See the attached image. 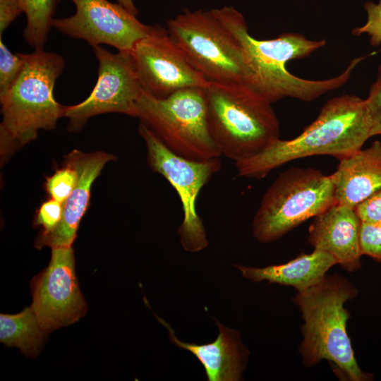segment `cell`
<instances>
[{"instance_id": "6da1fadb", "label": "cell", "mask_w": 381, "mask_h": 381, "mask_svg": "<svg viewBox=\"0 0 381 381\" xmlns=\"http://www.w3.org/2000/svg\"><path fill=\"white\" fill-rule=\"evenodd\" d=\"M242 47L253 71L258 91L271 103L284 97L305 102L316 99L345 84L357 65L373 55L355 58L339 75L325 80H308L291 74L286 68L289 61L301 59L324 47L325 40H310L299 33H284L272 40H258L248 32L243 15L232 6L212 9Z\"/></svg>"}, {"instance_id": "7a4b0ae2", "label": "cell", "mask_w": 381, "mask_h": 381, "mask_svg": "<svg viewBox=\"0 0 381 381\" xmlns=\"http://www.w3.org/2000/svg\"><path fill=\"white\" fill-rule=\"evenodd\" d=\"M370 137L365 99L350 95L335 97L296 138H279L260 153L236 162L237 174L261 179L291 161L316 155L341 160L362 149Z\"/></svg>"}, {"instance_id": "3957f363", "label": "cell", "mask_w": 381, "mask_h": 381, "mask_svg": "<svg viewBox=\"0 0 381 381\" xmlns=\"http://www.w3.org/2000/svg\"><path fill=\"white\" fill-rule=\"evenodd\" d=\"M358 294L351 282L337 274H326L310 287L297 291L293 301L303 320L298 349L306 367L327 360L348 380L373 379L359 367L346 331L350 313L344 304Z\"/></svg>"}, {"instance_id": "277c9868", "label": "cell", "mask_w": 381, "mask_h": 381, "mask_svg": "<svg viewBox=\"0 0 381 381\" xmlns=\"http://www.w3.org/2000/svg\"><path fill=\"white\" fill-rule=\"evenodd\" d=\"M205 95L210 131L221 155L236 162L279 138L272 103L253 87L210 82Z\"/></svg>"}, {"instance_id": "5b68a950", "label": "cell", "mask_w": 381, "mask_h": 381, "mask_svg": "<svg viewBox=\"0 0 381 381\" xmlns=\"http://www.w3.org/2000/svg\"><path fill=\"white\" fill-rule=\"evenodd\" d=\"M21 55L24 66L20 73L0 95L4 153L33 140L41 129H54L57 121L64 116L65 106L58 103L54 95L56 80L65 67L63 56L44 49Z\"/></svg>"}, {"instance_id": "8992f818", "label": "cell", "mask_w": 381, "mask_h": 381, "mask_svg": "<svg viewBox=\"0 0 381 381\" xmlns=\"http://www.w3.org/2000/svg\"><path fill=\"white\" fill-rule=\"evenodd\" d=\"M167 29L208 81L246 84L257 90L255 73L242 47L212 10H185L167 22Z\"/></svg>"}, {"instance_id": "52a82bcc", "label": "cell", "mask_w": 381, "mask_h": 381, "mask_svg": "<svg viewBox=\"0 0 381 381\" xmlns=\"http://www.w3.org/2000/svg\"><path fill=\"white\" fill-rule=\"evenodd\" d=\"M335 203L331 175L313 168H290L264 193L252 222L253 236L262 243L276 241Z\"/></svg>"}, {"instance_id": "ba28073f", "label": "cell", "mask_w": 381, "mask_h": 381, "mask_svg": "<svg viewBox=\"0 0 381 381\" xmlns=\"http://www.w3.org/2000/svg\"><path fill=\"white\" fill-rule=\"evenodd\" d=\"M137 117L175 154L193 160L220 157L210 131L205 88L189 87L165 97L143 89Z\"/></svg>"}, {"instance_id": "9c48e42d", "label": "cell", "mask_w": 381, "mask_h": 381, "mask_svg": "<svg viewBox=\"0 0 381 381\" xmlns=\"http://www.w3.org/2000/svg\"><path fill=\"white\" fill-rule=\"evenodd\" d=\"M138 133L146 144L150 167L165 178L179 197L183 219L178 234L182 247L190 253L204 250L208 246V240L196 203L202 188L220 170L219 157L193 160L181 157L171 151L142 122L139 124Z\"/></svg>"}, {"instance_id": "30bf717a", "label": "cell", "mask_w": 381, "mask_h": 381, "mask_svg": "<svg viewBox=\"0 0 381 381\" xmlns=\"http://www.w3.org/2000/svg\"><path fill=\"white\" fill-rule=\"evenodd\" d=\"M93 51L98 61L97 80L85 100L65 107L71 130H78L90 117L104 113L137 117V102L143 87L131 53H111L100 45Z\"/></svg>"}, {"instance_id": "8fae6325", "label": "cell", "mask_w": 381, "mask_h": 381, "mask_svg": "<svg viewBox=\"0 0 381 381\" xmlns=\"http://www.w3.org/2000/svg\"><path fill=\"white\" fill-rule=\"evenodd\" d=\"M30 288V307L47 334L86 314L87 306L75 274L72 246L53 248L49 264L32 278Z\"/></svg>"}, {"instance_id": "7c38bea8", "label": "cell", "mask_w": 381, "mask_h": 381, "mask_svg": "<svg viewBox=\"0 0 381 381\" xmlns=\"http://www.w3.org/2000/svg\"><path fill=\"white\" fill-rule=\"evenodd\" d=\"M144 90L165 97L189 87L205 88L208 81L188 61L167 29L155 25L131 52Z\"/></svg>"}, {"instance_id": "4fadbf2b", "label": "cell", "mask_w": 381, "mask_h": 381, "mask_svg": "<svg viewBox=\"0 0 381 381\" xmlns=\"http://www.w3.org/2000/svg\"><path fill=\"white\" fill-rule=\"evenodd\" d=\"M73 15L54 18L53 28L75 39L85 40L92 47L102 44L119 52H129L138 41L145 37L152 25L141 23L119 3L108 0H71Z\"/></svg>"}, {"instance_id": "5bb4252c", "label": "cell", "mask_w": 381, "mask_h": 381, "mask_svg": "<svg viewBox=\"0 0 381 381\" xmlns=\"http://www.w3.org/2000/svg\"><path fill=\"white\" fill-rule=\"evenodd\" d=\"M114 158L104 152L87 154L79 150H73L66 157V164L74 167L78 172V181L63 205V215L59 224L52 232L40 235L35 242L37 248L72 246L89 204L92 184L104 165Z\"/></svg>"}, {"instance_id": "9a60e30c", "label": "cell", "mask_w": 381, "mask_h": 381, "mask_svg": "<svg viewBox=\"0 0 381 381\" xmlns=\"http://www.w3.org/2000/svg\"><path fill=\"white\" fill-rule=\"evenodd\" d=\"M360 224L354 208L335 203L313 218L308 241L314 249L332 255L347 272H356L361 267Z\"/></svg>"}, {"instance_id": "2e32d148", "label": "cell", "mask_w": 381, "mask_h": 381, "mask_svg": "<svg viewBox=\"0 0 381 381\" xmlns=\"http://www.w3.org/2000/svg\"><path fill=\"white\" fill-rule=\"evenodd\" d=\"M169 331L171 341L192 353L202 365L209 381H238L246 367L249 351L242 344L238 332L217 321L219 333L211 343L198 344L181 341L171 326L155 315Z\"/></svg>"}, {"instance_id": "e0dca14e", "label": "cell", "mask_w": 381, "mask_h": 381, "mask_svg": "<svg viewBox=\"0 0 381 381\" xmlns=\"http://www.w3.org/2000/svg\"><path fill=\"white\" fill-rule=\"evenodd\" d=\"M331 175L337 204L354 208L381 189V142L339 160Z\"/></svg>"}, {"instance_id": "ac0fdd59", "label": "cell", "mask_w": 381, "mask_h": 381, "mask_svg": "<svg viewBox=\"0 0 381 381\" xmlns=\"http://www.w3.org/2000/svg\"><path fill=\"white\" fill-rule=\"evenodd\" d=\"M337 265L329 254L314 249L310 253L301 254L290 261L265 267L234 265L243 277L253 282L267 281L293 286L297 291H303L318 282L327 272Z\"/></svg>"}, {"instance_id": "d6986e66", "label": "cell", "mask_w": 381, "mask_h": 381, "mask_svg": "<svg viewBox=\"0 0 381 381\" xmlns=\"http://www.w3.org/2000/svg\"><path fill=\"white\" fill-rule=\"evenodd\" d=\"M47 335L30 306L17 314H0V341L18 347L26 356L40 354Z\"/></svg>"}, {"instance_id": "ffe728a7", "label": "cell", "mask_w": 381, "mask_h": 381, "mask_svg": "<svg viewBox=\"0 0 381 381\" xmlns=\"http://www.w3.org/2000/svg\"><path fill=\"white\" fill-rule=\"evenodd\" d=\"M26 16L23 37L35 49H44L60 0H20Z\"/></svg>"}, {"instance_id": "44dd1931", "label": "cell", "mask_w": 381, "mask_h": 381, "mask_svg": "<svg viewBox=\"0 0 381 381\" xmlns=\"http://www.w3.org/2000/svg\"><path fill=\"white\" fill-rule=\"evenodd\" d=\"M78 179L76 169L66 164V167L56 170L52 176L47 178L46 190L52 199L64 205L75 188Z\"/></svg>"}, {"instance_id": "7402d4cb", "label": "cell", "mask_w": 381, "mask_h": 381, "mask_svg": "<svg viewBox=\"0 0 381 381\" xmlns=\"http://www.w3.org/2000/svg\"><path fill=\"white\" fill-rule=\"evenodd\" d=\"M24 66L21 53L13 54L0 37V95L4 94L18 77Z\"/></svg>"}, {"instance_id": "603a6c76", "label": "cell", "mask_w": 381, "mask_h": 381, "mask_svg": "<svg viewBox=\"0 0 381 381\" xmlns=\"http://www.w3.org/2000/svg\"><path fill=\"white\" fill-rule=\"evenodd\" d=\"M359 246L362 255L381 263V220L373 223L361 222Z\"/></svg>"}, {"instance_id": "cb8c5ba5", "label": "cell", "mask_w": 381, "mask_h": 381, "mask_svg": "<svg viewBox=\"0 0 381 381\" xmlns=\"http://www.w3.org/2000/svg\"><path fill=\"white\" fill-rule=\"evenodd\" d=\"M366 13V22L361 26L353 29L352 34L359 36L366 34L369 37V42L376 47L381 44V0L378 3L367 1L364 4Z\"/></svg>"}, {"instance_id": "d4e9b609", "label": "cell", "mask_w": 381, "mask_h": 381, "mask_svg": "<svg viewBox=\"0 0 381 381\" xmlns=\"http://www.w3.org/2000/svg\"><path fill=\"white\" fill-rule=\"evenodd\" d=\"M370 136L381 135V64L377 68L375 80L365 99Z\"/></svg>"}, {"instance_id": "484cf974", "label": "cell", "mask_w": 381, "mask_h": 381, "mask_svg": "<svg viewBox=\"0 0 381 381\" xmlns=\"http://www.w3.org/2000/svg\"><path fill=\"white\" fill-rule=\"evenodd\" d=\"M63 215V204L51 199L42 204L35 224L42 227V234L52 232L59 224Z\"/></svg>"}, {"instance_id": "4316f807", "label": "cell", "mask_w": 381, "mask_h": 381, "mask_svg": "<svg viewBox=\"0 0 381 381\" xmlns=\"http://www.w3.org/2000/svg\"><path fill=\"white\" fill-rule=\"evenodd\" d=\"M354 210L361 222L373 223L381 220V189L360 202Z\"/></svg>"}, {"instance_id": "83f0119b", "label": "cell", "mask_w": 381, "mask_h": 381, "mask_svg": "<svg viewBox=\"0 0 381 381\" xmlns=\"http://www.w3.org/2000/svg\"><path fill=\"white\" fill-rule=\"evenodd\" d=\"M21 13L24 11L20 0H0L1 36Z\"/></svg>"}, {"instance_id": "f1b7e54d", "label": "cell", "mask_w": 381, "mask_h": 381, "mask_svg": "<svg viewBox=\"0 0 381 381\" xmlns=\"http://www.w3.org/2000/svg\"><path fill=\"white\" fill-rule=\"evenodd\" d=\"M118 3L124 7L127 11H128L132 14L137 16L138 13V10L135 6L133 0H117Z\"/></svg>"}]
</instances>
